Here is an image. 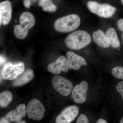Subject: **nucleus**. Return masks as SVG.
Masks as SVG:
<instances>
[{"label":"nucleus","instance_id":"nucleus-30","mask_svg":"<svg viewBox=\"0 0 123 123\" xmlns=\"http://www.w3.org/2000/svg\"></svg>","mask_w":123,"mask_h":123},{"label":"nucleus","instance_id":"nucleus-19","mask_svg":"<svg viewBox=\"0 0 123 123\" xmlns=\"http://www.w3.org/2000/svg\"><path fill=\"white\" fill-rule=\"evenodd\" d=\"M112 75L117 79H123V67L117 66L112 69Z\"/></svg>","mask_w":123,"mask_h":123},{"label":"nucleus","instance_id":"nucleus-21","mask_svg":"<svg viewBox=\"0 0 123 123\" xmlns=\"http://www.w3.org/2000/svg\"><path fill=\"white\" fill-rule=\"evenodd\" d=\"M116 90L121 94L123 101V81L120 82L117 84Z\"/></svg>","mask_w":123,"mask_h":123},{"label":"nucleus","instance_id":"nucleus-4","mask_svg":"<svg viewBox=\"0 0 123 123\" xmlns=\"http://www.w3.org/2000/svg\"><path fill=\"white\" fill-rule=\"evenodd\" d=\"M87 7L92 13L100 17L107 18L114 14L116 9L108 4H100L95 1H89Z\"/></svg>","mask_w":123,"mask_h":123},{"label":"nucleus","instance_id":"nucleus-18","mask_svg":"<svg viewBox=\"0 0 123 123\" xmlns=\"http://www.w3.org/2000/svg\"><path fill=\"white\" fill-rule=\"evenodd\" d=\"M38 5L43 10L48 12H55L57 7L52 2L51 0H39Z\"/></svg>","mask_w":123,"mask_h":123},{"label":"nucleus","instance_id":"nucleus-27","mask_svg":"<svg viewBox=\"0 0 123 123\" xmlns=\"http://www.w3.org/2000/svg\"><path fill=\"white\" fill-rule=\"evenodd\" d=\"M26 123V122L25 121H21V120H20V121H18V122H17V123Z\"/></svg>","mask_w":123,"mask_h":123},{"label":"nucleus","instance_id":"nucleus-28","mask_svg":"<svg viewBox=\"0 0 123 123\" xmlns=\"http://www.w3.org/2000/svg\"><path fill=\"white\" fill-rule=\"evenodd\" d=\"M120 123H123V118H122L121 120L120 121Z\"/></svg>","mask_w":123,"mask_h":123},{"label":"nucleus","instance_id":"nucleus-29","mask_svg":"<svg viewBox=\"0 0 123 123\" xmlns=\"http://www.w3.org/2000/svg\"><path fill=\"white\" fill-rule=\"evenodd\" d=\"M121 3H122V4L123 5V0H121Z\"/></svg>","mask_w":123,"mask_h":123},{"label":"nucleus","instance_id":"nucleus-15","mask_svg":"<svg viewBox=\"0 0 123 123\" xmlns=\"http://www.w3.org/2000/svg\"><path fill=\"white\" fill-rule=\"evenodd\" d=\"M93 38L95 43L98 46L108 48L110 46L105 35L101 31L98 30L93 33Z\"/></svg>","mask_w":123,"mask_h":123},{"label":"nucleus","instance_id":"nucleus-26","mask_svg":"<svg viewBox=\"0 0 123 123\" xmlns=\"http://www.w3.org/2000/svg\"><path fill=\"white\" fill-rule=\"evenodd\" d=\"M5 62V60L4 58H3L2 56H0V64H2L3 63Z\"/></svg>","mask_w":123,"mask_h":123},{"label":"nucleus","instance_id":"nucleus-17","mask_svg":"<svg viewBox=\"0 0 123 123\" xmlns=\"http://www.w3.org/2000/svg\"><path fill=\"white\" fill-rule=\"evenodd\" d=\"M13 99V95L10 91H5L0 94V106L1 108L7 107Z\"/></svg>","mask_w":123,"mask_h":123},{"label":"nucleus","instance_id":"nucleus-8","mask_svg":"<svg viewBox=\"0 0 123 123\" xmlns=\"http://www.w3.org/2000/svg\"><path fill=\"white\" fill-rule=\"evenodd\" d=\"M79 113L76 106H70L65 108L56 117V123H69L74 121Z\"/></svg>","mask_w":123,"mask_h":123},{"label":"nucleus","instance_id":"nucleus-25","mask_svg":"<svg viewBox=\"0 0 123 123\" xmlns=\"http://www.w3.org/2000/svg\"><path fill=\"white\" fill-rule=\"evenodd\" d=\"M97 123H107V122L103 119H99L96 122Z\"/></svg>","mask_w":123,"mask_h":123},{"label":"nucleus","instance_id":"nucleus-6","mask_svg":"<svg viewBox=\"0 0 123 123\" xmlns=\"http://www.w3.org/2000/svg\"><path fill=\"white\" fill-rule=\"evenodd\" d=\"M24 69L25 67L23 63L16 64L9 63L6 64L1 70V77L5 80H15L24 72Z\"/></svg>","mask_w":123,"mask_h":123},{"label":"nucleus","instance_id":"nucleus-5","mask_svg":"<svg viewBox=\"0 0 123 123\" xmlns=\"http://www.w3.org/2000/svg\"><path fill=\"white\" fill-rule=\"evenodd\" d=\"M45 111L43 104L37 99L30 101L26 108V114L28 118L35 120H40L43 118Z\"/></svg>","mask_w":123,"mask_h":123},{"label":"nucleus","instance_id":"nucleus-16","mask_svg":"<svg viewBox=\"0 0 123 123\" xmlns=\"http://www.w3.org/2000/svg\"><path fill=\"white\" fill-rule=\"evenodd\" d=\"M106 36L108 42L112 47L118 48L120 46V43L115 30L112 27L108 29L106 33Z\"/></svg>","mask_w":123,"mask_h":123},{"label":"nucleus","instance_id":"nucleus-11","mask_svg":"<svg viewBox=\"0 0 123 123\" xmlns=\"http://www.w3.org/2000/svg\"><path fill=\"white\" fill-rule=\"evenodd\" d=\"M66 56L69 67L70 69L78 70L82 66L88 65V64L84 57L77 55L73 52H68Z\"/></svg>","mask_w":123,"mask_h":123},{"label":"nucleus","instance_id":"nucleus-3","mask_svg":"<svg viewBox=\"0 0 123 123\" xmlns=\"http://www.w3.org/2000/svg\"><path fill=\"white\" fill-rule=\"evenodd\" d=\"M20 22V24L14 26V33L17 38L24 39L26 37L29 30L34 25L35 19L32 14L26 11L21 14Z\"/></svg>","mask_w":123,"mask_h":123},{"label":"nucleus","instance_id":"nucleus-7","mask_svg":"<svg viewBox=\"0 0 123 123\" xmlns=\"http://www.w3.org/2000/svg\"><path fill=\"white\" fill-rule=\"evenodd\" d=\"M53 88L60 94L64 96L69 95L73 89L72 83L65 78L55 76L52 80Z\"/></svg>","mask_w":123,"mask_h":123},{"label":"nucleus","instance_id":"nucleus-2","mask_svg":"<svg viewBox=\"0 0 123 123\" xmlns=\"http://www.w3.org/2000/svg\"><path fill=\"white\" fill-rule=\"evenodd\" d=\"M80 22V18L78 15L70 14L57 19L54 23V27L60 33H69L77 29Z\"/></svg>","mask_w":123,"mask_h":123},{"label":"nucleus","instance_id":"nucleus-23","mask_svg":"<svg viewBox=\"0 0 123 123\" xmlns=\"http://www.w3.org/2000/svg\"><path fill=\"white\" fill-rule=\"evenodd\" d=\"M31 0H24V1H23V5L26 8H29L30 7Z\"/></svg>","mask_w":123,"mask_h":123},{"label":"nucleus","instance_id":"nucleus-12","mask_svg":"<svg viewBox=\"0 0 123 123\" xmlns=\"http://www.w3.org/2000/svg\"><path fill=\"white\" fill-rule=\"evenodd\" d=\"M12 14V6L9 1H2L0 4V24L7 25L10 21Z\"/></svg>","mask_w":123,"mask_h":123},{"label":"nucleus","instance_id":"nucleus-9","mask_svg":"<svg viewBox=\"0 0 123 123\" xmlns=\"http://www.w3.org/2000/svg\"><path fill=\"white\" fill-rule=\"evenodd\" d=\"M88 89V83L86 81L81 82L75 86L72 92V96L74 102L79 104L85 102L86 99Z\"/></svg>","mask_w":123,"mask_h":123},{"label":"nucleus","instance_id":"nucleus-22","mask_svg":"<svg viewBox=\"0 0 123 123\" xmlns=\"http://www.w3.org/2000/svg\"><path fill=\"white\" fill-rule=\"evenodd\" d=\"M117 25L119 30L123 32V19H120L118 21Z\"/></svg>","mask_w":123,"mask_h":123},{"label":"nucleus","instance_id":"nucleus-1","mask_svg":"<svg viewBox=\"0 0 123 123\" xmlns=\"http://www.w3.org/2000/svg\"><path fill=\"white\" fill-rule=\"evenodd\" d=\"M90 35L84 30L74 31L65 38V43L66 47L71 50H78L85 47L90 43Z\"/></svg>","mask_w":123,"mask_h":123},{"label":"nucleus","instance_id":"nucleus-24","mask_svg":"<svg viewBox=\"0 0 123 123\" xmlns=\"http://www.w3.org/2000/svg\"><path fill=\"white\" fill-rule=\"evenodd\" d=\"M10 122V121L7 118L6 116L2 117L0 119V123H9Z\"/></svg>","mask_w":123,"mask_h":123},{"label":"nucleus","instance_id":"nucleus-20","mask_svg":"<svg viewBox=\"0 0 123 123\" xmlns=\"http://www.w3.org/2000/svg\"><path fill=\"white\" fill-rule=\"evenodd\" d=\"M89 120L86 115L81 114L80 115L77 120L76 123H88Z\"/></svg>","mask_w":123,"mask_h":123},{"label":"nucleus","instance_id":"nucleus-10","mask_svg":"<svg viewBox=\"0 0 123 123\" xmlns=\"http://www.w3.org/2000/svg\"><path fill=\"white\" fill-rule=\"evenodd\" d=\"M69 67L67 58L62 56L53 63L49 64L47 67L48 70L55 75H59L61 71L67 73L69 70Z\"/></svg>","mask_w":123,"mask_h":123},{"label":"nucleus","instance_id":"nucleus-13","mask_svg":"<svg viewBox=\"0 0 123 123\" xmlns=\"http://www.w3.org/2000/svg\"><path fill=\"white\" fill-rule=\"evenodd\" d=\"M26 114L25 105L24 104H21L18 105L14 110L7 113L6 116L10 121L16 123L25 117Z\"/></svg>","mask_w":123,"mask_h":123},{"label":"nucleus","instance_id":"nucleus-14","mask_svg":"<svg viewBox=\"0 0 123 123\" xmlns=\"http://www.w3.org/2000/svg\"><path fill=\"white\" fill-rule=\"evenodd\" d=\"M34 72L31 69L25 70L14 80L13 85L14 86H19L29 83L34 78Z\"/></svg>","mask_w":123,"mask_h":123}]
</instances>
